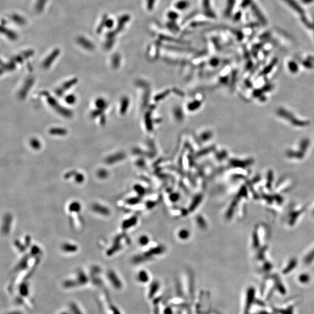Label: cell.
Segmentation results:
<instances>
[{
	"mask_svg": "<svg viewBox=\"0 0 314 314\" xmlns=\"http://www.w3.org/2000/svg\"><path fill=\"white\" fill-rule=\"evenodd\" d=\"M69 309L72 314H84L80 306L75 302H72L69 304Z\"/></svg>",
	"mask_w": 314,
	"mask_h": 314,
	"instance_id": "7a4b0ae2",
	"label": "cell"
},
{
	"mask_svg": "<svg viewBox=\"0 0 314 314\" xmlns=\"http://www.w3.org/2000/svg\"><path fill=\"white\" fill-rule=\"evenodd\" d=\"M4 314H24V312L21 309H12L6 312Z\"/></svg>",
	"mask_w": 314,
	"mask_h": 314,
	"instance_id": "5b68a950",
	"label": "cell"
},
{
	"mask_svg": "<svg viewBox=\"0 0 314 314\" xmlns=\"http://www.w3.org/2000/svg\"><path fill=\"white\" fill-rule=\"evenodd\" d=\"M269 314V312H267V311H259V312H257V313H255V314Z\"/></svg>",
	"mask_w": 314,
	"mask_h": 314,
	"instance_id": "52a82bcc",
	"label": "cell"
},
{
	"mask_svg": "<svg viewBox=\"0 0 314 314\" xmlns=\"http://www.w3.org/2000/svg\"><path fill=\"white\" fill-rule=\"evenodd\" d=\"M58 314H71V312H70V310H69V308H68V309H63V310H62V311H60V312H59V313H58Z\"/></svg>",
	"mask_w": 314,
	"mask_h": 314,
	"instance_id": "8992f818",
	"label": "cell"
},
{
	"mask_svg": "<svg viewBox=\"0 0 314 314\" xmlns=\"http://www.w3.org/2000/svg\"><path fill=\"white\" fill-rule=\"evenodd\" d=\"M255 291L253 287L248 289L246 293V301L243 314H250V310L255 300Z\"/></svg>",
	"mask_w": 314,
	"mask_h": 314,
	"instance_id": "6da1fadb",
	"label": "cell"
},
{
	"mask_svg": "<svg viewBox=\"0 0 314 314\" xmlns=\"http://www.w3.org/2000/svg\"><path fill=\"white\" fill-rule=\"evenodd\" d=\"M274 311L279 314H294V307L293 305L289 306L286 308H274Z\"/></svg>",
	"mask_w": 314,
	"mask_h": 314,
	"instance_id": "3957f363",
	"label": "cell"
},
{
	"mask_svg": "<svg viewBox=\"0 0 314 314\" xmlns=\"http://www.w3.org/2000/svg\"><path fill=\"white\" fill-rule=\"evenodd\" d=\"M285 1L288 4H290V6H291L293 8L295 9L296 11H297V12H298L300 13L303 12V9L301 8V7L300 6H298V5L294 0H285Z\"/></svg>",
	"mask_w": 314,
	"mask_h": 314,
	"instance_id": "277c9868",
	"label": "cell"
}]
</instances>
